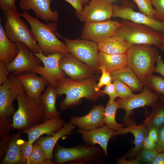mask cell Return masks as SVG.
I'll return each instance as SVG.
<instances>
[{
  "label": "cell",
  "mask_w": 164,
  "mask_h": 164,
  "mask_svg": "<svg viewBox=\"0 0 164 164\" xmlns=\"http://www.w3.org/2000/svg\"><path fill=\"white\" fill-rule=\"evenodd\" d=\"M156 143L148 136L145 138L142 145V149H149L155 148Z\"/></svg>",
  "instance_id": "47"
},
{
  "label": "cell",
  "mask_w": 164,
  "mask_h": 164,
  "mask_svg": "<svg viewBox=\"0 0 164 164\" xmlns=\"http://www.w3.org/2000/svg\"><path fill=\"white\" fill-rule=\"evenodd\" d=\"M156 63L154 72L159 73L164 77V62L159 55L158 56Z\"/></svg>",
  "instance_id": "46"
},
{
  "label": "cell",
  "mask_w": 164,
  "mask_h": 164,
  "mask_svg": "<svg viewBox=\"0 0 164 164\" xmlns=\"http://www.w3.org/2000/svg\"><path fill=\"white\" fill-rule=\"evenodd\" d=\"M102 73L101 76L99 79V81L97 84V87L99 88L104 85H106L111 83L112 79L111 73L107 71L103 68L99 69Z\"/></svg>",
  "instance_id": "40"
},
{
  "label": "cell",
  "mask_w": 164,
  "mask_h": 164,
  "mask_svg": "<svg viewBox=\"0 0 164 164\" xmlns=\"http://www.w3.org/2000/svg\"><path fill=\"white\" fill-rule=\"evenodd\" d=\"M115 132V131L105 125L89 131L79 129L76 132L81 135L85 144L91 145H95L96 144L99 145L107 157H108V143L109 139L114 137Z\"/></svg>",
  "instance_id": "19"
},
{
  "label": "cell",
  "mask_w": 164,
  "mask_h": 164,
  "mask_svg": "<svg viewBox=\"0 0 164 164\" xmlns=\"http://www.w3.org/2000/svg\"><path fill=\"white\" fill-rule=\"evenodd\" d=\"M112 80H120L127 85L132 91H142L144 85L128 65L111 73Z\"/></svg>",
  "instance_id": "28"
},
{
  "label": "cell",
  "mask_w": 164,
  "mask_h": 164,
  "mask_svg": "<svg viewBox=\"0 0 164 164\" xmlns=\"http://www.w3.org/2000/svg\"><path fill=\"white\" fill-rule=\"evenodd\" d=\"M143 84L158 95H164V79L162 77L152 74L147 78Z\"/></svg>",
  "instance_id": "33"
},
{
  "label": "cell",
  "mask_w": 164,
  "mask_h": 164,
  "mask_svg": "<svg viewBox=\"0 0 164 164\" xmlns=\"http://www.w3.org/2000/svg\"><path fill=\"white\" fill-rule=\"evenodd\" d=\"M97 44L99 51L110 54H126L130 46L124 39L115 34Z\"/></svg>",
  "instance_id": "27"
},
{
  "label": "cell",
  "mask_w": 164,
  "mask_h": 164,
  "mask_svg": "<svg viewBox=\"0 0 164 164\" xmlns=\"http://www.w3.org/2000/svg\"><path fill=\"white\" fill-rule=\"evenodd\" d=\"M102 92L104 94H107L108 95L109 97V101L110 102L113 101L116 98L119 97L113 83H111L106 85L104 89L102 90Z\"/></svg>",
  "instance_id": "41"
},
{
  "label": "cell",
  "mask_w": 164,
  "mask_h": 164,
  "mask_svg": "<svg viewBox=\"0 0 164 164\" xmlns=\"http://www.w3.org/2000/svg\"><path fill=\"white\" fill-rule=\"evenodd\" d=\"M16 99L18 108L13 115L12 129L22 131L44 121V108L39 98H30L24 91Z\"/></svg>",
  "instance_id": "3"
},
{
  "label": "cell",
  "mask_w": 164,
  "mask_h": 164,
  "mask_svg": "<svg viewBox=\"0 0 164 164\" xmlns=\"http://www.w3.org/2000/svg\"><path fill=\"white\" fill-rule=\"evenodd\" d=\"M113 7L110 0H92L85 5L78 17L85 23L106 21L113 16Z\"/></svg>",
  "instance_id": "15"
},
{
  "label": "cell",
  "mask_w": 164,
  "mask_h": 164,
  "mask_svg": "<svg viewBox=\"0 0 164 164\" xmlns=\"http://www.w3.org/2000/svg\"><path fill=\"white\" fill-rule=\"evenodd\" d=\"M55 155L56 163L72 162V164H101L104 162L105 153L100 146L85 144L70 148L56 143Z\"/></svg>",
  "instance_id": "6"
},
{
  "label": "cell",
  "mask_w": 164,
  "mask_h": 164,
  "mask_svg": "<svg viewBox=\"0 0 164 164\" xmlns=\"http://www.w3.org/2000/svg\"></svg>",
  "instance_id": "54"
},
{
  "label": "cell",
  "mask_w": 164,
  "mask_h": 164,
  "mask_svg": "<svg viewBox=\"0 0 164 164\" xmlns=\"http://www.w3.org/2000/svg\"><path fill=\"white\" fill-rule=\"evenodd\" d=\"M121 25L120 22L109 19L106 21L85 22L82 29L81 39L97 43L115 34L116 30Z\"/></svg>",
  "instance_id": "14"
},
{
  "label": "cell",
  "mask_w": 164,
  "mask_h": 164,
  "mask_svg": "<svg viewBox=\"0 0 164 164\" xmlns=\"http://www.w3.org/2000/svg\"><path fill=\"white\" fill-rule=\"evenodd\" d=\"M134 6L128 0H122L120 5H113L112 16L147 25L164 33V21L137 12L134 10Z\"/></svg>",
  "instance_id": "10"
},
{
  "label": "cell",
  "mask_w": 164,
  "mask_h": 164,
  "mask_svg": "<svg viewBox=\"0 0 164 164\" xmlns=\"http://www.w3.org/2000/svg\"><path fill=\"white\" fill-rule=\"evenodd\" d=\"M58 97L55 88L50 84L40 96L39 99L44 108V121L53 118L60 117L61 113L57 110L56 105Z\"/></svg>",
  "instance_id": "29"
},
{
  "label": "cell",
  "mask_w": 164,
  "mask_h": 164,
  "mask_svg": "<svg viewBox=\"0 0 164 164\" xmlns=\"http://www.w3.org/2000/svg\"><path fill=\"white\" fill-rule=\"evenodd\" d=\"M56 34L65 42L69 53L84 63L95 72H101L97 65L99 52L97 43L89 40L71 39Z\"/></svg>",
  "instance_id": "8"
},
{
  "label": "cell",
  "mask_w": 164,
  "mask_h": 164,
  "mask_svg": "<svg viewBox=\"0 0 164 164\" xmlns=\"http://www.w3.org/2000/svg\"><path fill=\"white\" fill-rule=\"evenodd\" d=\"M152 106L151 112L143 124L148 130L153 128L159 129L164 125V102L158 100Z\"/></svg>",
  "instance_id": "30"
},
{
  "label": "cell",
  "mask_w": 164,
  "mask_h": 164,
  "mask_svg": "<svg viewBox=\"0 0 164 164\" xmlns=\"http://www.w3.org/2000/svg\"><path fill=\"white\" fill-rule=\"evenodd\" d=\"M4 13L3 28L9 39L13 42H21L26 45L34 53L40 50L35 37L31 30L27 27L26 23L20 18L21 14L11 10Z\"/></svg>",
  "instance_id": "7"
},
{
  "label": "cell",
  "mask_w": 164,
  "mask_h": 164,
  "mask_svg": "<svg viewBox=\"0 0 164 164\" xmlns=\"http://www.w3.org/2000/svg\"><path fill=\"white\" fill-rule=\"evenodd\" d=\"M75 9L76 15L78 17L83 9L84 5H85L89 0H66Z\"/></svg>",
  "instance_id": "42"
},
{
  "label": "cell",
  "mask_w": 164,
  "mask_h": 164,
  "mask_svg": "<svg viewBox=\"0 0 164 164\" xmlns=\"http://www.w3.org/2000/svg\"><path fill=\"white\" fill-rule=\"evenodd\" d=\"M52 0H19L20 9L24 11L32 10L36 17L48 23L50 21L57 22L59 13L56 10L52 11L50 4Z\"/></svg>",
  "instance_id": "17"
},
{
  "label": "cell",
  "mask_w": 164,
  "mask_h": 164,
  "mask_svg": "<svg viewBox=\"0 0 164 164\" xmlns=\"http://www.w3.org/2000/svg\"><path fill=\"white\" fill-rule=\"evenodd\" d=\"M127 126L120 131L115 132L114 136L130 132L134 136V147L125 156L129 159H132L136 157L139 152L142 149V145L145 138L148 136L149 130L142 124L138 125L135 122L131 121L126 124Z\"/></svg>",
  "instance_id": "22"
},
{
  "label": "cell",
  "mask_w": 164,
  "mask_h": 164,
  "mask_svg": "<svg viewBox=\"0 0 164 164\" xmlns=\"http://www.w3.org/2000/svg\"><path fill=\"white\" fill-rule=\"evenodd\" d=\"M90 1H91V0H89Z\"/></svg>",
  "instance_id": "53"
},
{
  "label": "cell",
  "mask_w": 164,
  "mask_h": 164,
  "mask_svg": "<svg viewBox=\"0 0 164 164\" xmlns=\"http://www.w3.org/2000/svg\"><path fill=\"white\" fill-rule=\"evenodd\" d=\"M65 123L64 120L60 117L54 118L22 131L28 135L29 142L33 144L42 135H52L63 127Z\"/></svg>",
  "instance_id": "20"
},
{
  "label": "cell",
  "mask_w": 164,
  "mask_h": 164,
  "mask_svg": "<svg viewBox=\"0 0 164 164\" xmlns=\"http://www.w3.org/2000/svg\"><path fill=\"white\" fill-rule=\"evenodd\" d=\"M76 126L70 122L65 123L64 126L51 136L40 137L35 142L39 145L44 150L47 159L53 158V151L58 140L61 137L71 134Z\"/></svg>",
  "instance_id": "23"
},
{
  "label": "cell",
  "mask_w": 164,
  "mask_h": 164,
  "mask_svg": "<svg viewBox=\"0 0 164 164\" xmlns=\"http://www.w3.org/2000/svg\"><path fill=\"white\" fill-rule=\"evenodd\" d=\"M19 47L18 54L14 59L6 65L10 73L15 76L32 72L42 63L37 57L33 55L29 48L23 43L15 42Z\"/></svg>",
  "instance_id": "13"
},
{
  "label": "cell",
  "mask_w": 164,
  "mask_h": 164,
  "mask_svg": "<svg viewBox=\"0 0 164 164\" xmlns=\"http://www.w3.org/2000/svg\"><path fill=\"white\" fill-rule=\"evenodd\" d=\"M128 65L143 82L152 74L159 54L156 48L149 44L131 46L126 53Z\"/></svg>",
  "instance_id": "5"
},
{
  "label": "cell",
  "mask_w": 164,
  "mask_h": 164,
  "mask_svg": "<svg viewBox=\"0 0 164 164\" xmlns=\"http://www.w3.org/2000/svg\"><path fill=\"white\" fill-rule=\"evenodd\" d=\"M159 99L161 101L164 102V95H158Z\"/></svg>",
  "instance_id": "51"
},
{
  "label": "cell",
  "mask_w": 164,
  "mask_h": 164,
  "mask_svg": "<svg viewBox=\"0 0 164 164\" xmlns=\"http://www.w3.org/2000/svg\"><path fill=\"white\" fill-rule=\"evenodd\" d=\"M159 99L157 94L144 86L140 94H134L127 98H120L116 101L118 104V109H123L125 111V114L122 120L126 124L131 121L130 116L132 114L134 109L146 105L152 106Z\"/></svg>",
  "instance_id": "12"
},
{
  "label": "cell",
  "mask_w": 164,
  "mask_h": 164,
  "mask_svg": "<svg viewBox=\"0 0 164 164\" xmlns=\"http://www.w3.org/2000/svg\"><path fill=\"white\" fill-rule=\"evenodd\" d=\"M137 5L140 12L150 17L154 18L155 9L150 0H133Z\"/></svg>",
  "instance_id": "34"
},
{
  "label": "cell",
  "mask_w": 164,
  "mask_h": 164,
  "mask_svg": "<svg viewBox=\"0 0 164 164\" xmlns=\"http://www.w3.org/2000/svg\"><path fill=\"white\" fill-rule=\"evenodd\" d=\"M12 122L10 117L0 119V138L7 137L10 135V132L12 129Z\"/></svg>",
  "instance_id": "37"
},
{
  "label": "cell",
  "mask_w": 164,
  "mask_h": 164,
  "mask_svg": "<svg viewBox=\"0 0 164 164\" xmlns=\"http://www.w3.org/2000/svg\"><path fill=\"white\" fill-rule=\"evenodd\" d=\"M160 49L163 51V52H164V33H163V40L162 43V45L161 47L160 48Z\"/></svg>",
  "instance_id": "52"
},
{
  "label": "cell",
  "mask_w": 164,
  "mask_h": 164,
  "mask_svg": "<svg viewBox=\"0 0 164 164\" xmlns=\"http://www.w3.org/2000/svg\"><path fill=\"white\" fill-rule=\"evenodd\" d=\"M17 0H0V8L5 12L9 10L17 11V8L15 5Z\"/></svg>",
  "instance_id": "43"
},
{
  "label": "cell",
  "mask_w": 164,
  "mask_h": 164,
  "mask_svg": "<svg viewBox=\"0 0 164 164\" xmlns=\"http://www.w3.org/2000/svg\"><path fill=\"white\" fill-rule=\"evenodd\" d=\"M97 65L99 69L103 68L111 73L128 65L126 54H110L99 51L97 59Z\"/></svg>",
  "instance_id": "25"
},
{
  "label": "cell",
  "mask_w": 164,
  "mask_h": 164,
  "mask_svg": "<svg viewBox=\"0 0 164 164\" xmlns=\"http://www.w3.org/2000/svg\"><path fill=\"white\" fill-rule=\"evenodd\" d=\"M29 72L17 76V77L22 84L25 92L30 98H39L46 86L50 84L48 81L42 76Z\"/></svg>",
  "instance_id": "21"
},
{
  "label": "cell",
  "mask_w": 164,
  "mask_h": 164,
  "mask_svg": "<svg viewBox=\"0 0 164 164\" xmlns=\"http://www.w3.org/2000/svg\"><path fill=\"white\" fill-rule=\"evenodd\" d=\"M25 91L21 83L16 76L9 74L8 80L0 86V119L9 118L16 110L14 101Z\"/></svg>",
  "instance_id": "9"
},
{
  "label": "cell",
  "mask_w": 164,
  "mask_h": 164,
  "mask_svg": "<svg viewBox=\"0 0 164 164\" xmlns=\"http://www.w3.org/2000/svg\"><path fill=\"white\" fill-rule=\"evenodd\" d=\"M148 136L156 143L159 137V129L153 128L149 130Z\"/></svg>",
  "instance_id": "50"
},
{
  "label": "cell",
  "mask_w": 164,
  "mask_h": 164,
  "mask_svg": "<svg viewBox=\"0 0 164 164\" xmlns=\"http://www.w3.org/2000/svg\"><path fill=\"white\" fill-rule=\"evenodd\" d=\"M155 8L154 18L164 21V0H150Z\"/></svg>",
  "instance_id": "38"
},
{
  "label": "cell",
  "mask_w": 164,
  "mask_h": 164,
  "mask_svg": "<svg viewBox=\"0 0 164 164\" xmlns=\"http://www.w3.org/2000/svg\"><path fill=\"white\" fill-rule=\"evenodd\" d=\"M9 73L7 65L0 62V85L8 80Z\"/></svg>",
  "instance_id": "45"
},
{
  "label": "cell",
  "mask_w": 164,
  "mask_h": 164,
  "mask_svg": "<svg viewBox=\"0 0 164 164\" xmlns=\"http://www.w3.org/2000/svg\"><path fill=\"white\" fill-rule=\"evenodd\" d=\"M29 24L39 46L43 54L48 56L56 52L66 54L68 52L65 43L60 40L54 32L57 30L56 23L45 24L34 17L26 11L21 14Z\"/></svg>",
  "instance_id": "2"
},
{
  "label": "cell",
  "mask_w": 164,
  "mask_h": 164,
  "mask_svg": "<svg viewBox=\"0 0 164 164\" xmlns=\"http://www.w3.org/2000/svg\"><path fill=\"white\" fill-rule=\"evenodd\" d=\"M54 161L49 159L41 146L36 142L33 143L32 152L28 164H55Z\"/></svg>",
  "instance_id": "32"
},
{
  "label": "cell",
  "mask_w": 164,
  "mask_h": 164,
  "mask_svg": "<svg viewBox=\"0 0 164 164\" xmlns=\"http://www.w3.org/2000/svg\"><path fill=\"white\" fill-rule=\"evenodd\" d=\"M118 109V105L116 101H108L104 110V125L116 132L120 131L123 128V125L118 123L115 120V115Z\"/></svg>",
  "instance_id": "31"
},
{
  "label": "cell",
  "mask_w": 164,
  "mask_h": 164,
  "mask_svg": "<svg viewBox=\"0 0 164 164\" xmlns=\"http://www.w3.org/2000/svg\"><path fill=\"white\" fill-rule=\"evenodd\" d=\"M119 97L121 98H127L132 96L134 94L131 89L122 81L118 79L113 80Z\"/></svg>",
  "instance_id": "35"
},
{
  "label": "cell",
  "mask_w": 164,
  "mask_h": 164,
  "mask_svg": "<svg viewBox=\"0 0 164 164\" xmlns=\"http://www.w3.org/2000/svg\"><path fill=\"white\" fill-rule=\"evenodd\" d=\"M126 157L125 156L123 157L116 159V162L117 164H142L136 158L132 159L126 160Z\"/></svg>",
  "instance_id": "48"
},
{
  "label": "cell",
  "mask_w": 164,
  "mask_h": 164,
  "mask_svg": "<svg viewBox=\"0 0 164 164\" xmlns=\"http://www.w3.org/2000/svg\"><path fill=\"white\" fill-rule=\"evenodd\" d=\"M19 51L15 42L10 41L6 35L0 19V62L7 65L17 56Z\"/></svg>",
  "instance_id": "26"
},
{
  "label": "cell",
  "mask_w": 164,
  "mask_h": 164,
  "mask_svg": "<svg viewBox=\"0 0 164 164\" xmlns=\"http://www.w3.org/2000/svg\"><path fill=\"white\" fill-rule=\"evenodd\" d=\"M22 131L11 135L4 156L0 164H26L22 158L21 149L25 141L21 138Z\"/></svg>",
  "instance_id": "24"
},
{
  "label": "cell",
  "mask_w": 164,
  "mask_h": 164,
  "mask_svg": "<svg viewBox=\"0 0 164 164\" xmlns=\"http://www.w3.org/2000/svg\"><path fill=\"white\" fill-rule=\"evenodd\" d=\"M31 52L41 60L44 65L37 67L32 72L40 75L55 88L57 82L65 77L64 71L60 68L59 65L60 60L64 54L56 52L45 56L40 50L38 53Z\"/></svg>",
  "instance_id": "11"
},
{
  "label": "cell",
  "mask_w": 164,
  "mask_h": 164,
  "mask_svg": "<svg viewBox=\"0 0 164 164\" xmlns=\"http://www.w3.org/2000/svg\"><path fill=\"white\" fill-rule=\"evenodd\" d=\"M159 153L155 148L149 149H142L136 155V158L141 163L148 164Z\"/></svg>",
  "instance_id": "36"
},
{
  "label": "cell",
  "mask_w": 164,
  "mask_h": 164,
  "mask_svg": "<svg viewBox=\"0 0 164 164\" xmlns=\"http://www.w3.org/2000/svg\"><path fill=\"white\" fill-rule=\"evenodd\" d=\"M33 148V144L30 143L28 141H24L22 146V157L26 164H28L29 157L32 152Z\"/></svg>",
  "instance_id": "39"
},
{
  "label": "cell",
  "mask_w": 164,
  "mask_h": 164,
  "mask_svg": "<svg viewBox=\"0 0 164 164\" xmlns=\"http://www.w3.org/2000/svg\"><path fill=\"white\" fill-rule=\"evenodd\" d=\"M104 108L102 104L94 105L90 112L81 117L72 116L70 122L79 129L89 131L101 127L104 125Z\"/></svg>",
  "instance_id": "18"
},
{
  "label": "cell",
  "mask_w": 164,
  "mask_h": 164,
  "mask_svg": "<svg viewBox=\"0 0 164 164\" xmlns=\"http://www.w3.org/2000/svg\"><path fill=\"white\" fill-rule=\"evenodd\" d=\"M155 149L159 152L164 151V125L159 128V137Z\"/></svg>",
  "instance_id": "44"
},
{
  "label": "cell",
  "mask_w": 164,
  "mask_h": 164,
  "mask_svg": "<svg viewBox=\"0 0 164 164\" xmlns=\"http://www.w3.org/2000/svg\"><path fill=\"white\" fill-rule=\"evenodd\" d=\"M121 26L115 35L122 38L130 46L134 44L154 45L160 49L163 40V33L143 24L122 19Z\"/></svg>",
  "instance_id": "4"
},
{
  "label": "cell",
  "mask_w": 164,
  "mask_h": 164,
  "mask_svg": "<svg viewBox=\"0 0 164 164\" xmlns=\"http://www.w3.org/2000/svg\"><path fill=\"white\" fill-rule=\"evenodd\" d=\"M60 68L70 77L82 80L94 75V71L70 53L64 54L60 59Z\"/></svg>",
  "instance_id": "16"
},
{
  "label": "cell",
  "mask_w": 164,
  "mask_h": 164,
  "mask_svg": "<svg viewBox=\"0 0 164 164\" xmlns=\"http://www.w3.org/2000/svg\"><path fill=\"white\" fill-rule=\"evenodd\" d=\"M96 75L82 80L64 77L57 83L55 88L59 97L65 94L66 98L60 103L61 111L72 108L79 103L82 98L96 102L105 94L97 87Z\"/></svg>",
  "instance_id": "1"
},
{
  "label": "cell",
  "mask_w": 164,
  "mask_h": 164,
  "mask_svg": "<svg viewBox=\"0 0 164 164\" xmlns=\"http://www.w3.org/2000/svg\"><path fill=\"white\" fill-rule=\"evenodd\" d=\"M148 164H164V153H158Z\"/></svg>",
  "instance_id": "49"
}]
</instances>
